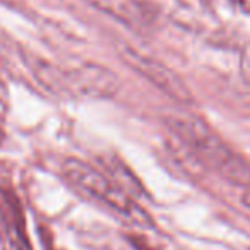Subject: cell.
<instances>
[{"label":"cell","mask_w":250,"mask_h":250,"mask_svg":"<svg viewBox=\"0 0 250 250\" xmlns=\"http://www.w3.org/2000/svg\"><path fill=\"white\" fill-rule=\"evenodd\" d=\"M125 62L129 63L134 70L141 74L143 77H146L151 84L158 87V89L165 91L168 96L175 98V100L187 101L190 100V94H188L185 84L168 69L167 65L160 63L156 59H151V57L141 55L139 52L132 48H125L124 50Z\"/></svg>","instance_id":"obj_4"},{"label":"cell","mask_w":250,"mask_h":250,"mask_svg":"<svg viewBox=\"0 0 250 250\" xmlns=\"http://www.w3.org/2000/svg\"><path fill=\"white\" fill-rule=\"evenodd\" d=\"M249 187H250V185H249ZM243 202H245V204H247V206H249V208H250V188H249V190L245 192V195H243Z\"/></svg>","instance_id":"obj_8"},{"label":"cell","mask_w":250,"mask_h":250,"mask_svg":"<svg viewBox=\"0 0 250 250\" xmlns=\"http://www.w3.org/2000/svg\"><path fill=\"white\" fill-rule=\"evenodd\" d=\"M87 2L127 26H139L146 21V11L137 0H87Z\"/></svg>","instance_id":"obj_5"},{"label":"cell","mask_w":250,"mask_h":250,"mask_svg":"<svg viewBox=\"0 0 250 250\" xmlns=\"http://www.w3.org/2000/svg\"><path fill=\"white\" fill-rule=\"evenodd\" d=\"M0 134H2V129H0Z\"/></svg>","instance_id":"obj_9"},{"label":"cell","mask_w":250,"mask_h":250,"mask_svg":"<svg viewBox=\"0 0 250 250\" xmlns=\"http://www.w3.org/2000/svg\"><path fill=\"white\" fill-rule=\"evenodd\" d=\"M167 127L204 167L233 185H250V167L214 130L194 115H171Z\"/></svg>","instance_id":"obj_1"},{"label":"cell","mask_w":250,"mask_h":250,"mask_svg":"<svg viewBox=\"0 0 250 250\" xmlns=\"http://www.w3.org/2000/svg\"><path fill=\"white\" fill-rule=\"evenodd\" d=\"M240 74L247 84H250V43L242 50L240 55Z\"/></svg>","instance_id":"obj_6"},{"label":"cell","mask_w":250,"mask_h":250,"mask_svg":"<svg viewBox=\"0 0 250 250\" xmlns=\"http://www.w3.org/2000/svg\"><path fill=\"white\" fill-rule=\"evenodd\" d=\"M236 9H240L245 14H250V0H229Z\"/></svg>","instance_id":"obj_7"},{"label":"cell","mask_w":250,"mask_h":250,"mask_svg":"<svg viewBox=\"0 0 250 250\" xmlns=\"http://www.w3.org/2000/svg\"><path fill=\"white\" fill-rule=\"evenodd\" d=\"M35 72L46 87L74 98H110L118 89L113 72L94 63H83L76 69L63 70L40 62Z\"/></svg>","instance_id":"obj_3"},{"label":"cell","mask_w":250,"mask_h":250,"mask_svg":"<svg viewBox=\"0 0 250 250\" xmlns=\"http://www.w3.org/2000/svg\"><path fill=\"white\" fill-rule=\"evenodd\" d=\"M62 173L74 188L83 192L87 197L101 202L136 226L149 228L153 223L151 216H147V212L136 201H132L124 188L113 184L106 175H103L86 161L69 158L62 165Z\"/></svg>","instance_id":"obj_2"}]
</instances>
